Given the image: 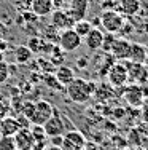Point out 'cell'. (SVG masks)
Wrapping results in <instances>:
<instances>
[{
    "label": "cell",
    "mask_w": 148,
    "mask_h": 150,
    "mask_svg": "<svg viewBox=\"0 0 148 150\" xmlns=\"http://www.w3.org/2000/svg\"><path fill=\"white\" fill-rule=\"evenodd\" d=\"M67 94L73 102H83L89 101V98L96 93L97 90V83L96 81H89V80H83V78H75L72 83L67 85Z\"/></svg>",
    "instance_id": "cell-1"
},
{
    "label": "cell",
    "mask_w": 148,
    "mask_h": 150,
    "mask_svg": "<svg viewBox=\"0 0 148 150\" xmlns=\"http://www.w3.org/2000/svg\"><path fill=\"white\" fill-rule=\"evenodd\" d=\"M99 19H100V26L110 34H116L124 27V16L116 10H105Z\"/></svg>",
    "instance_id": "cell-2"
},
{
    "label": "cell",
    "mask_w": 148,
    "mask_h": 150,
    "mask_svg": "<svg viewBox=\"0 0 148 150\" xmlns=\"http://www.w3.org/2000/svg\"><path fill=\"white\" fill-rule=\"evenodd\" d=\"M54 113V107L49 104L48 101H37L34 102V110H32V115L29 117L30 125H43L49 117Z\"/></svg>",
    "instance_id": "cell-3"
},
{
    "label": "cell",
    "mask_w": 148,
    "mask_h": 150,
    "mask_svg": "<svg viewBox=\"0 0 148 150\" xmlns=\"http://www.w3.org/2000/svg\"><path fill=\"white\" fill-rule=\"evenodd\" d=\"M83 43V38L76 34L75 30L70 27V29H65L62 30L61 37H59V46L64 53H72V51H76V50L81 46Z\"/></svg>",
    "instance_id": "cell-4"
},
{
    "label": "cell",
    "mask_w": 148,
    "mask_h": 150,
    "mask_svg": "<svg viewBox=\"0 0 148 150\" xmlns=\"http://www.w3.org/2000/svg\"><path fill=\"white\" fill-rule=\"evenodd\" d=\"M107 77H108V81H110V85L113 88L124 86L126 81H128V67H126V64L123 62V61L113 64V66L108 69Z\"/></svg>",
    "instance_id": "cell-5"
},
{
    "label": "cell",
    "mask_w": 148,
    "mask_h": 150,
    "mask_svg": "<svg viewBox=\"0 0 148 150\" xmlns=\"http://www.w3.org/2000/svg\"><path fill=\"white\" fill-rule=\"evenodd\" d=\"M43 129H45V134H46V137H54V136H64V131H65V121L62 118L61 115H59V112L53 113L49 118L45 121L43 125Z\"/></svg>",
    "instance_id": "cell-6"
},
{
    "label": "cell",
    "mask_w": 148,
    "mask_h": 150,
    "mask_svg": "<svg viewBox=\"0 0 148 150\" xmlns=\"http://www.w3.org/2000/svg\"><path fill=\"white\" fill-rule=\"evenodd\" d=\"M86 137L81 131L72 129L64 134V142H62V150H83L86 145Z\"/></svg>",
    "instance_id": "cell-7"
},
{
    "label": "cell",
    "mask_w": 148,
    "mask_h": 150,
    "mask_svg": "<svg viewBox=\"0 0 148 150\" xmlns=\"http://www.w3.org/2000/svg\"><path fill=\"white\" fill-rule=\"evenodd\" d=\"M128 67V80L135 81V85H140L148 78V72H147V67L143 64H135L131 62V61H123Z\"/></svg>",
    "instance_id": "cell-8"
},
{
    "label": "cell",
    "mask_w": 148,
    "mask_h": 150,
    "mask_svg": "<svg viewBox=\"0 0 148 150\" xmlns=\"http://www.w3.org/2000/svg\"><path fill=\"white\" fill-rule=\"evenodd\" d=\"M88 10H89V0H70L67 13L73 23H76V21L84 19V16L88 15Z\"/></svg>",
    "instance_id": "cell-9"
},
{
    "label": "cell",
    "mask_w": 148,
    "mask_h": 150,
    "mask_svg": "<svg viewBox=\"0 0 148 150\" xmlns=\"http://www.w3.org/2000/svg\"><path fill=\"white\" fill-rule=\"evenodd\" d=\"M129 50H131V42L128 38H115L113 46L110 50V54L118 61H128Z\"/></svg>",
    "instance_id": "cell-10"
},
{
    "label": "cell",
    "mask_w": 148,
    "mask_h": 150,
    "mask_svg": "<svg viewBox=\"0 0 148 150\" xmlns=\"http://www.w3.org/2000/svg\"><path fill=\"white\" fill-rule=\"evenodd\" d=\"M13 137H15L18 150H32L34 144H35V139H34L32 133H30V129H19Z\"/></svg>",
    "instance_id": "cell-11"
},
{
    "label": "cell",
    "mask_w": 148,
    "mask_h": 150,
    "mask_svg": "<svg viewBox=\"0 0 148 150\" xmlns=\"http://www.w3.org/2000/svg\"><path fill=\"white\" fill-rule=\"evenodd\" d=\"M51 24L56 29L65 30V29H70V27L73 26V21L65 10H58V11L51 13Z\"/></svg>",
    "instance_id": "cell-12"
},
{
    "label": "cell",
    "mask_w": 148,
    "mask_h": 150,
    "mask_svg": "<svg viewBox=\"0 0 148 150\" xmlns=\"http://www.w3.org/2000/svg\"><path fill=\"white\" fill-rule=\"evenodd\" d=\"M54 10L53 6V0H32L30 2V11L37 18H45L49 16Z\"/></svg>",
    "instance_id": "cell-13"
},
{
    "label": "cell",
    "mask_w": 148,
    "mask_h": 150,
    "mask_svg": "<svg viewBox=\"0 0 148 150\" xmlns=\"http://www.w3.org/2000/svg\"><path fill=\"white\" fill-rule=\"evenodd\" d=\"M102 40H104V32L99 27H93L89 30V34L84 37V45L89 51H97L102 46Z\"/></svg>",
    "instance_id": "cell-14"
},
{
    "label": "cell",
    "mask_w": 148,
    "mask_h": 150,
    "mask_svg": "<svg viewBox=\"0 0 148 150\" xmlns=\"http://www.w3.org/2000/svg\"><path fill=\"white\" fill-rule=\"evenodd\" d=\"M124 99L128 101L129 105H134V107L142 105V102H143L142 86H140V85H132V86H129L128 90L124 91Z\"/></svg>",
    "instance_id": "cell-15"
},
{
    "label": "cell",
    "mask_w": 148,
    "mask_h": 150,
    "mask_svg": "<svg viewBox=\"0 0 148 150\" xmlns=\"http://www.w3.org/2000/svg\"><path fill=\"white\" fill-rule=\"evenodd\" d=\"M2 121V126H0V136H15L18 131L21 129L19 123H18L15 115H8L5 118L0 120Z\"/></svg>",
    "instance_id": "cell-16"
},
{
    "label": "cell",
    "mask_w": 148,
    "mask_h": 150,
    "mask_svg": "<svg viewBox=\"0 0 148 150\" xmlns=\"http://www.w3.org/2000/svg\"><path fill=\"white\" fill-rule=\"evenodd\" d=\"M147 46L140 45V43H131V50H129V58L128 61L131 62H135V64H145V59H147Z\"/></svg>",
    "instance_id": "cell-17"
},
{
    "label": "cell",
    "mask_w": 148,
    "mask_h": 150,
    "mask_svg": "<svg viewBox=\"0 0 148 150\" xmlns=\"http://www.w3.org/2000/svg\"><path fill=\"white\" fill-rule=\"evenodd\" d=\"M54 77L62 86H67L69 83H72V81L75 80V74H73V70L70 69V67H67V66H59L58 69L54 70Z\"/></svg>",
    "instance_id": "cell-18"
},
{
    "label": "cell",
    "mask_w": 148,
    "mask_h": 150,
    "mask_svg": "<svg viewBox=\"0 0 148 150\" xmlns=\"http://www.w3.org/2000/svg\"><path fill=\"white\" fill-rule=\"evenodd\" d=\"M139 10H140L139 0H121L119 2V11H121V15L132 16V15H137Z\"/></svg>",
    "instance_id": "cell-19"
},
{
    "label": "cell",
    "mask_w": 148,
    "mask_h": 150,
    "mask_svg": "<svg viewBox=\"0 0 148 150\" xmlns=\"http://www.w3.org/2000/svg\"><path fill=\"white\" fill-rule=\"evenodd\" d=\"M15 59L16 64H27L30 59H32V51L29 50V46L21 45L15 50Z\"/></svg>",
    "instance_id": "cell-20"
},
{
    "label": "cell",
    "mask_w": 148,
    "mask_h": 150,
    "mask_svg": "<svg viewBox=\"0 0 148 150\" xmlns=\"http://www.w3.org/2000/svg\"><path fill=\"white\" fill-rule=\"evenodd\" d=\"M72 29L75 30L81 38H84L88 34H89V30L93 29V24H91L89 21H86V19H81V21H76V23H73Z\"/></svg>",
    "instance_id": "cell-21"
},
{
    "label": "cell",
    "mask_w": 148,
    "mask_h": 150,
    "mask_svg": "<svg viewBox=\"0 0 148 150\" xmlns=\"http://www.w3.org/2000/svg\"><path fill=\"white\" fill-rule=\"evenodd\" d=\"M29 129L34 136L35 142H46V134H45L43 126H40V125H30Z\"/></svg>",
    "instance_id": "cell-22"
},
{
    "label": "cell",
    "mask_w": 148,
    "mask_h": 150,
    "mask_svg": "<svg viewBox=\"0 0 148 150\" xmlns=\"http://www.w3.org/2000/svg\"><path fill=\"white\" fill-rule=\"evenodd\" d=\"M0 150H18L13 136H0Z\"/></svg>",
    "instance_id": "cell-23"
},
{
    "label": "cell",
    "mask_w": 148,
    "mask_h": 150,
    "mask_svg": "<svg viewBox=\"0 0 148 150\" xmlns=\"http://www.w3.org/2000/svg\"><path fill=\"white\" fill-rule=\"evenodd\" d=\"M128 144L134 145V147H142V136H140L137 128L131 129V133H129V136H128Z\"/></svg>",
    "instance_id": "cell-24"
},
{
    "label": "cell",
    "mask_w": 148,
    "mask_h": 150,
    "mask_svg": "<svg viewBox=\"0 0 148 150\" xmlns=\"http://www.w3.org/2000/svg\"><path fill=\"white\" fill-rule=\"evenodd\" d=\"M115 34H110V32H107V34H104V40H102V46L100 50H104L105 53H110L112 46H113V42H115Z\"/></svg>",
    "instance_id": "cell-25"
},
{
    "label": "cell",
    "mask_w": 148,
    "mask_h": 150,
    "mask_svg": "<svg viewBox=\"0 0 148 150\" xmlns=\"http://www.w3.org/2000/svg\"><path fill=\"white\" fill-rule=\"evenodd\" d=\"M10 77V66L5 61H0V83H5Z\"/></svg>",
    "instance_id": "cell-26"
},
{
    "label": "cell",
    "mask_w": 148,
    "mask_h": 150,
    "mask_svg": "<svg viewBox=\"0 0 148 150\" xmlns=\"http://www.w3.org/2000/svg\"><path fill=\"white\" fill-rule=\"evenodd\" d=\"M10 112H11V104H10V101H5V99L0 98V120L8 117Z\"/></svg>",
    "instance_id": "cell-27"
},
{
    "label": "cell",
    "mask_w": 148,
    "mask_h": 150,
    "mask_svg": "<svg viewBox=\"0 0 148 150\" xmlns=\"http://www.w3.org/2000/svg\"><path fill=\"white\" fill-rule=\"evenodd\" d=\"M45 83H46L48 86H51L53 90H62V85L56 80L54 75H46V77H45Z\"/></svg>",
    "instance_id": "cell-28"
},
{
    "label": "cell",
    "mask_w": 148,
    "mask_h": 150,
    "mask_svg": "<svg viewBox=\"0 0 148 150\" xmlns=\"http://www.w3.org/2000/svg\"><path fill=\"white\" fill-rule=\"evenodd\" d=\"M16 120H18V123H19V128H21V129H29V128H30V120L27 118L26 115H22V113H18Z\"/></svg>",
    "instance_id": "cell-29"
},
{
    "label": "cell",
    "mask_w": 148,
    "mask_h": 150,
    "mask_svg": "<svg viewBox=\"0 0 148 150\" xmlns=\"http://www.w3.org/2000/svg\"><path fill=\"white\" fill-rule=\"evenodd\" d=\"M51 139V145H56V147H62V142H64V136H54Z\"/></svg>",
    "instance_id": "cell-30"
},
{
    "label": "cell",
    "mask_w": 148,
    "mask_h": 150,
    "mask_svg": "<svg viewBox=\"0 0 148 150\" xmlns=\"http://www.w3.org/2000/svg\"><path fill=\"white\" fill-rule=\"evenodd\" d=\"M27 46H29V50H30L32 53L40 50V45H38V40H37V38H32V40L29 42V45H27Z\"/></svg>",
    "instance_id": "cell-31"
},
{
    "label": "cell",
    "mask_w": 148,
    "mask_h": 150,
    "mask_svg": "<svg viewBox=\"0 0 148 150\" xmlns=\"http://www.w3.org/2000/svg\"><path fill=\"white\" fill-rule=\"evenodd\" d=\"M140 117H142L143 123L148 125V105H145V107L142 109V113H140Z\"/></svg>",
    "instance_id": "cell-32"
},
{
    "label": "cell",
    "mask_w": 148,
    "mask_h": 150,
    "mask_svg": "<svg viewBox=\"0 0 148 150\" xmlns=\"http://www.w3.org/2000/svg\"><path fill=\"white\" fill-rule=\"evenodd\" d=\"M76 62H78V67H86L88 66V58H80Z\"/></svg>",
    "instance_id": "cell-33"
},
{
    "label": "cell",
    "mask_w": 148,
    "mask_h": 150,
    "mask_svg": "<svg viewBox=\"0 0 148 150\" xmlns=\"http://www.w3.org/2000/svg\"><path fill=\"white\" fill-rule=\"evenodd\" d=\"M83 150H99V149H97L94 144H89V142H86V145L83 147Z\"/></svg>",
    "instance_id": "cell-34"
},
{
    "label": "cell",
    "mask_w": 148,
    "mask_h": 150,
    "mask_svg": "<svg viewBox=\"0 0 148 150\" xmlns=\"http://www.w3.org/2000/svg\"><path fill=\"white\" fill-rule=\"evenodd\" d=\"M142 93H143V99L147 98V101H148V86H143L142 88Z\"/></svg>",
    "instance_id": "cell-35"
},
{
    "label": "cell",
    "mask_w": 148,
    "mask_h": 150,
    "mask_svg": "<svg viewBox=\"0 0 148 150\" xmlns=\"http://www.w3.org/2000/svg\"><path fill=\"white\" fill-rule=\"evenodd\" d=\"M45 150H62V147H56V145H49V147H46Z\"/></svg>",
    "instance_id": "cell-36"
},
{
    "label": "cell",
    "mask_w": 148,
    "mask_h": 150,
    "mask_svg": "<svg viewBox=\"0 0 148 150\" xmlns=\"http://www.w3.org/2000/svg\"><path fill=\"white\" fill-rule=\"evenodd\" d=\"M124 150H131V149H124Z\"/></svg>",
    "instance_id": "cell-37"
},
{
    "label": "cell",
    "mask_w": 148,
    "mask_h": 150,
    "mask_svg": "<svg viewBox=\"0 0 148 150\" xmlns=\"http://www.w3.org/2000/svg\"><path fill=\"white\" fill-rule=\"evenodd\" d=\"M0 126H2V121H0Z\"/></svg>",
    "instance_id": "cell-38"
},
{
    "label": "cell",
    "mask_w": 148,
    "mask_h": 150,
    "mask_svg": "<svg viewBox=\"0 0 148 150\" xmlns=\"http://www.w3.org/2000/svg\"><path fill=\"white\" fill-rule=\"evenodd\" d=\"M0 98H2V93H0Z\"/></svg>",
    "instance_id": "cell-39"
}]
</instances>
